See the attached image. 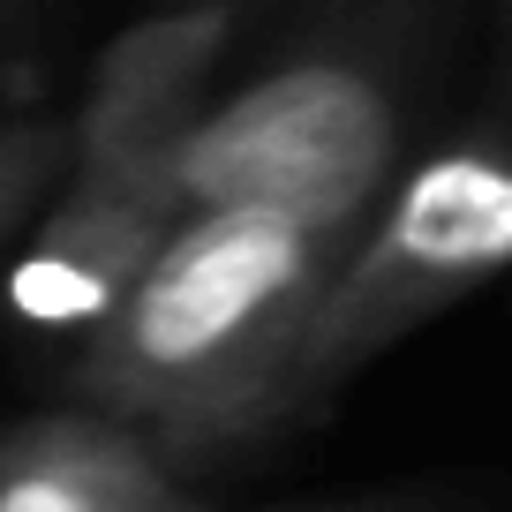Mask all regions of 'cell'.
Returning <instances> with one entry per match:
<instances>
[{
  "instance_id": "6da1fadb",
  "label": "cell",
  "mask_w": 512,
  "mask_h": 512,
  "mask_svg": "<svg viewBox=\"0 0 512 512\" xmlns=\"http://www.w3.org/2000/svg\"><path fill=\"white\" fill-rule=\"evenodd\" d=\"M339 249L347 226L302 211L241 204L181 219L83 324V354L68 369L76 400L128 422L174 467L279 422Z\"/></svg>"
},
{
  "instance_id": "7a4b0ae2",
  "label": "cell",
  "mask_w": 512,
  "mask_h": 512,
  "mask_svg": "<svg viewBox=\"0 0 512 512\" xmlns=\"http://www.w3.org/2000/svg\"><path fill=\"white\" fill-rule=\"evenodd\" d=\"M512 272V144L505 136H460L422 151L392 174L347 234L317 309H309L302 354H294V407L332 392L384 347H400L430 317L460 309L490 279Z\"/></svg>"
},
{
  "instance_id": "3957f363",
  "label": "cell",
  "mask_w": 512,
  "mask_h": 512,
  "mask_svg": "<svg viewBox=\"0 0 512 512\" xmlns=\"http://www.w3.org/2000/svg\"><path fill=\"white\" fill-rule=\"evenodd\" d=\"M166 497L174 460L91 407L0 430V512H159Z\"/></svg>"
},
{
  "instance_id": "277c9868",
  "label": "cell",
  "mask_w": 512,
  "mask_h": 512,
  "mask_svg": "<svg viewBox=\"0 0 512 512\" xmlns=\"http://www.w3.org/2000/svg\"><path fill=\"white\" fill-rule=\"evenodd\" d=\"M61 174H68V121L61 113H8L0 121V241L31 211H46Z\"/></svg>"
},
{
  "instance_id": "5b68a950",
  "label": "cell",
  "mask_w": 512,
  "mask_h": 512,
  "mask_svg": "<svg viewBox=\"0 0 512 512\" xmlns=\"http://www.w3.org/2000/svg\"><path fill=\"white\" fill-rule=\"evenodd\" d=\"M159 512H204V505H196V497H166Z\"/></svg>"
},
{
  "instance_id": "8992f818",
  "label": "cell",
  "mask_w": 512,
  "mask_h": 512,
  "mask_svg": "<svg viewBox=\"0 0 512 512\" xmlns=\"http://www.w3.org/2000/svg\"><path fill=\"white\" fill-rule=\"evenodd\" d=\"M16 8H23V0H0V31H8V16H16Z\"/></svg>"
}]
</instances>
